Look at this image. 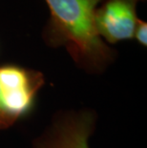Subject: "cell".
I'll return each mask as SVG.
<instances>
[{
	"label": "cell",
	"mask_w": 147,
	"mask_h": 148,
	"mask_svg": "<svg viewBox=\"0 0 147 148\" xmlns=\"http://www.w3.org/2000/svg\"><path fill=\"white\" fill-rule=\"evenodd\" d=\"M51 12L46 37L51 45H64L77 64L90 71L103 70L113 51L98 36L95 12L103 0H45Z\"/></svg>",
	"instance_id": "obj_1"
},
{
	"label": "cell",
	"mask_w": 147,
	"mask_h": 148,
	"mask_svg": "<svg viewBox=\"0 0 147 148\" xmlns=\"http://www.w3.org/2000/svg\"><path fill=\"white\" fill-rule=\"evenodd\" d=\"M43 83L44 78L38 72L14 65L0 67L3 107L14 121L31 109L34 97Z\"/></svg>",
	"instance_id": "obj_2"
},
{
	"label": "cell",
	"mask_w": 147,
	"mask_h": 148,
	"mask_svg": "<svg viewBox=\"0 0 147 148\" xmlns=\"http://www.w3.org/2000/svg\"><path fill=\"white\" fill-rule=\"evenodd\" d=\"M139 0H106L95 12V27L101 39L117 43L134 37Z\"/></svg>",
	"instance_id": "obj_3"
},
{
	"label": "cell",
	"mask_w": 147,
	"mask_h": 148,
	"mask_svg": "<svg viewBox=\"0 0 147 148\" xmlns=\"http://www.w3.org/2000/svg\"><path fill=\"white\" fill-rule=\"evenodd\" d=\"M93 128L94 118L89 112L67 114L36 140L34 148H89Z\"/></svg>",
	"instance_id": "obj_4"
},
{
	"label": "cell",
	"mask_w": 147,
	"mask_h": 148,
	"mask_svg": "<svg viewBox=\"0 0 147 148\" xmlns=\"http://www.w3.org/2000/svg\"><path fill=\"white\" fill-rule=\"evenodd\" d=\"M134 37L140 45L146 47L147 45V24L146 22L139 19L137 20L135 32H134Z\"/></svg>",
	"instance_id": "obj_5"
},
{
	"label": "cell",
	"mask_w": 147,
	"mask_h": 148,
	"mask_svg": "<svg viewBox=\"0 0 147 148\" xmlns=\"http://www.w3.org/2000/svg\"><path fill=\"white\" fill-rule=\"evenodd\" d=\"M14 122V121L7 114V113H6L4 107H3L1 90H0V129L7 128L9 126H11Z\"/></svg>",
	"instance_id": "obj_6"
}]
</instances>
